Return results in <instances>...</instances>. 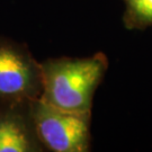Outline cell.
<instances>
[{
    "mask_svg": "<svg viewBox=\"0 0 152 152\" xmlns=\"http://www.w3.org/2000/svg\"><path fill=\"white\" fill-rule=\"evenodd\" d=\"M108 68L107 56L99 52L86 58H55L41 63L39 99L53 107L91 114L92 100Z\"/></svg>",
    "mask_w": 152,
    "mask_h": 152,
    "instance_id": "obj_1",
    "label": "cell"
},
{
    "mask_svg": "<svg viewBox=\"0 0 152 152\" xmlns=\"http://www.w3.org/2000/svg\"><path fill=\"white\" fill-rule=\"evenodd\" d=\"M27 113L38 143L53 152H85L90 145L91 114L53 107L36 98Z\"/></svg>",
    "mask_w": 152,
    "mask_h": 152,
    "instance_id": "obj_2",
    "label": "cell"
},
{
    "mask_svg": "<svg viewBox=\"0 0 152 152\" xmlns=\"http://www.w3.org/2000/svg\"><path fill=\"white\" fill-rule=\"evenodd\" d=\"M41 91V63L25 44L0 36V108L26 106Z\"/></svg>",
    "mask_w": 152,
    "mask_h": 152,
    "instance_id": "obj_3",
    "label": "cell"
},
{
    "mask_svg": "<svg viewBox=\"0 0 152 152\" xmlns=\"http://www.w3.org/2000/svg\"><path fill=\"white\" fill-rule=\"evenodd\" d=\"M26 106L0 108V152L37 151L38 141Z\"/></svg>",
    "mask_w": 152,
    "mask_h": 152,
    "instance_id": "obj_4",
    "label": "cell"
},
{
    "mask_svg": "<svg viewBox=\"0 0 152 152\" xmlns=\"http://www.w3.org/2000/svg\"><path fill=\"white\" fill-rule=\"evenodd\" d=\"M123 23L127 29H145L152 26V0H123Z\"/></svg>",
    "mask_w": 152,
    "mask_h": 152,
    "instance_id": "obj_5",
    "label": "cell"
}]
</instances>
